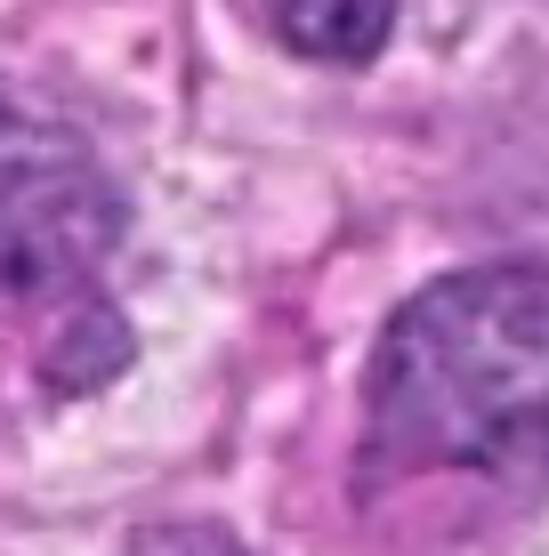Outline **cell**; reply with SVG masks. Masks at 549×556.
I'll return each mask as SVG.
<instances>
[{
	"label": "cell",
	"instance_id": "cell-3",
	"mask_svg": "<svg viewBox=\"0 0 549 556\" xmlns=\"http://www.w3.org/2000/svg\"><path fill=\"white\" fill-rule=\"evenodd\" d=\"M396 9L404 0H259V16L291 41L299 56H324V65H364L388 41Z\"/></svg>",
	"mask_w": 549,
	"mask_h": 556
},
{
	"label": "cell",
	"instance_id": "cell-2",
	"mask_svg": "<svg viewBox=\"0 0 549 556\" xmlns=\"http://www.w3.org/2000/svg\"><path fill=\"white\" fill-rule=\"evenodd\" d=\"M122 242V194L82 129L0 89V315L65 306Z\"/></svg>",
	"mask_w": 549,
	"mask_h": 556
},
{
	"label": "cell",
	"instance_id": "cell-1",
	"mask_svg": "<svg viewBox=\"0 0 549 556\" xmlns=\"http://www.w3.org/2000/svg\"><path fill=\"white\" fill-rule=\"evenodd\" d=\"M372 468L549 492V275L469 266L388 323L372 363Z\"/></svg>",
	"mask_w": 549,
	"mask_h": 556
},
{
	"label": "cell",
	"instance_id": "cell-4",
	"mask_svg": "<svg viewBox=\"0 0 549 556\" xmlns=\"http://www.w3.org/2000/svg\"><path fill=\"white\" fill-rule=\"evenodd\" d=\"M122 556H242L219 525H146Z\"/></svg>",
	"mask_w": 549,
	"mask_h": 556
}]
</instances>
